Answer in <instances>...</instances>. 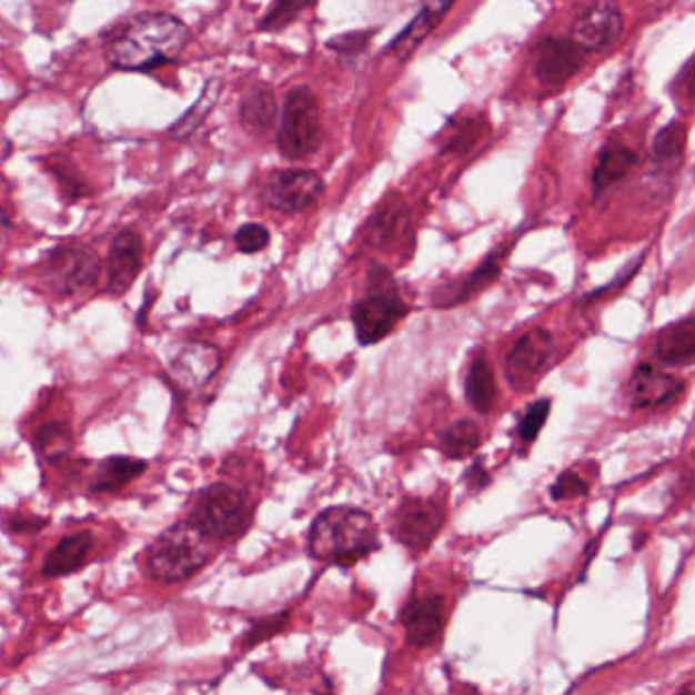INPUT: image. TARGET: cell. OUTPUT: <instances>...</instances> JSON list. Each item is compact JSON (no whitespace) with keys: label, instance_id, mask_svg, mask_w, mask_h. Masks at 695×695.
<instances>
[{"label":"cell","instance_id":"cell-1","mask_svg":"<svg viewBox=\"0 0 695 695\" xmlns=\"http://www.w3.org/2000/svg\"><path fill=\"white\" fill-rule=\"evenodd\" d=\"M190 39V27L180 17L165 11H141L104 33L102 56L119 72L148 74L178 62Z\"/></svg>","mask_w":695,"mask_h":695},{"label":"cell","instance_id":"cell-2","mask_svg":"<svg viewBox=\"0 0 695 695\" xmlns=\"http://www.w3.org/2000/svg\"><path fill=\"white\" fill-rule=\"evenodd\" d=\"M380 546L372 514L353 506H333L314 518L309 534L312 557L351 567Z\"/></svg>","mask_w":695,"mask_h":695},{"label":"cell","instance_id":"cell-3","mask_svg":"<svg viewBox=\"0 0 695 695\" xmlns=\"http://www.w3.org/2000/svg\"><path fill=\"white\" fill-rule=\"evenodd\" d=\"M212 560V541L190 521L168 526L153 538L145 555V572L153 582H187Z\"/></svg>","mask_w":695,"mask_h":695},{"label":"cell","instance_id":"cell-4","mask_svg":"<svg viewBox=\"0 0 695 695\" xmlns=\"http://www.w3.org/2000/svg\"><path fill=\"white\" fill-rule=\"evenodd\" d=\"M323 141L321 104L306 84L292 87L284 97L278 124V151L288 162H304L312 158Z\"/></svg>","mask_w":695,"mask_h":695},{"label":"cell","instance_id":"cell-5","mask_svg":"<svg viewBox=\"0 0 695 695\" xmlns=\"http://www.w3.org/2000/svg\"><path fill=\"white\" fill-rule=\"evenodd\" d=\"M99 253L84 243H63L41 260L38 278L51 294L68 299L84 294L99 284Z\"/></svg>","mask_w":695,"mask_h":695},{"label":"cell","instance_id":"cell-6","mask_svg":"<svg viewBox=\"0 0 695 695\" xmlns=\"http://www.w3.org/2000/svg\"><path fill=\"white\" fill-rule=\"evenodd\" d=\"M211 541H226L243 533L249 524L245 494L231 484L207 485L199 492L190 518Z\"/></svg>","mask_w":695,"mask_h":695},{"label":"cell","instance_id":"cell-7","mask_svg":"<svg viewBox=\"0 0 695 695\" xmlns=\"http://www.w3.org/2000/svg\"><path fill=\"white\" fill-rule=\"evenodd\" d=\"M390 273L382 278V286H373L372 294L357 300L351 309V323L361 345H375L392 335L397 323L409 314L406 300L394 286H385Z\"/></svg>","mask_w":695,"mask_h":695},{"label":"cell","instance_id":"cell-8","mask_svg":"<svg viewBox=\"0 0 695 695\" xmlns=\"http://www.w3.org/2000/svg\"><path fill=\"white\" fill-rule=\"evenodd\" d=\"M324 182L314 170L284 168L273 170L263 180L261 199L268 209L280 214H299L309 211L323 197Z\"/></svg>","mask_w":695,"mask_h":695},{"label":"cell","instance_id":"cell-9","mask_svg":"<svg viewBox=\"0 0 695 695\" xmlns=\"http://www.w3.org/2000/svg\"><path fill=\"white\" fill-rule=\"evenodd\" d=\"M445 524V508L429 497H406L397 506L392 534L412 555H421L433 545Z\"/></svg>","mask_w":695,"mask_h":695},{"label":"cell","instance_id":"cell-10","mask_svg":"<svg viewBox=\"0 0 695 695\" xmlns=\"http://www.w3.org/2000/svg\"><path fill=\"white\" fill-rule=\"evenodd\" d=\"M553 351H555L553 335L543 326H534L533 331L524 333L514 343V348L510 349L504 361V375L510 387L516 392H526L543 372Z\"/></svg>","mask_w":695,"mask_h":695},{"label":"cell","instance_id":"cell-11","mask_svg":"<svg viewBox=\"0 0 695 695\" xmlns=\"http://www.w3.org/2000/svg\"><path fill=\"white\" fill-rule=\"evenodd\" d=\"M624 14L616 0H592L573 21L572 39L585 51H602L618 41Z\"/></svg>","mask_w":695,"mask_h":695},{"label":"cell","instance_id":"cell-12","mask_svg":"<svg viewBox=\"0 0 695 695\" xmlns=\"http://www.w3.org/2000/svg\"><path fill=\"white\" fill-rule=\"evenodd\" d=\"M584 48L572 38H546L534 48L533 72L543 87H563L585 63Z\"/></svg>","mask_w":695,"mask_h":695},{"label":"cell","instance_id":"cell-13","mask_svg":"<svg viewBox=\"0 0 695 695\" xmlns=\"http://www.w3.org/2000/svg\"><path fill=\"white\" fill-rule=\"evenodd\" d=\"M221 349L204 341H188L168 363V375L180 390L192 392L209 384L221 370Z\"/></svg>","mask_w":695,"mask_h":695},{"label":"cell","instance_id":"cell-14","mask_svg":"<svg viewBox=\"0 0 695 695\" xmlns=\"http://www.w3.org/2000/svg\"><path fill=\"white\" fill-rule=\"evenodd\" d=\"M447 600L441 594L412 596L400 614V622L406 631V641L414 648H429L435 645L445 631L447 622Z\"/></svg>","mask_w":695,"mask_h":695},{"label":"cell","instance_id":"cell-15","mask_svg":"<svg viewBox=\"0 0 695 695\" xmlns=\"http://www.w3.org/2000/svg\"><path fill=\"white\" fill-rule=\"evenodd\" d=\"M143 239L133 229H123L112 239L107 258V292L123 296L143 270Z\"/></svg>","mask_w":695,"mask_h":695},{"label":"cell","instance_id":"cell-16","mask_svg":"<svg viewBox=\"0 0 695 695\" xmlns=\"http://www.w3.org/2000/svg\"><path fill=\"white\" fill-rule=\"evenodd\" d=\"M683 390L682 377L657 370L651 363H638L626 382V397L634 409H661L682 396Z\"/></svg>","mask_w":695,"mask_h":695},{"label":"cell","instance_id":"cell-17","mask_svg":"<svg viewBox=\"0 0 695 695\" xmlns=\"http://www.w3.org/2000/svg\"><path fill=\"white\" fill-rule=\"evenodd\" d=\"M502 260H504V253H500V251L492 253L472 272L436 288L433 292V299H431L433 306L435 309H451V306H460L463 302L477 296L482 290L496 282L497 275L502 273Z\"/></svg>","mask_w":695,"mask_h":695},{"label":"cell","instance_id":"cell-18","mask_svg":"<svg viewBox=\"0 0 695 695\" xmlns=\"http://www.w3.org/2000/svg\"><path fill=\"white\" fill-rule=\"evenodd\" d=\"M455 4V0H424L421 11L404 27L396 38L390 41L385 48L387 56H394L400 62L409 60L414 51L424 43V39L433 33L443 17L449 13V9Z\"/></svg>","mask_w":695,"mask_h":695},{"label":"cell","instance_id":"cell-19","mask_svg":"<svg viewBox=\"0 0 695 695\" xmlns=\"http://www.w3.org/2000/svg\"><path fill=\"white\" fill-rule=\"evenodd\" d=\"M410 231L409 207L400 199H385L367 219L363 236L375 249H390Z\"/></svg>","mask_w":695,"mask_h":695},{"label":"cell","instance_id":"cell-20","mask_svg":"<svg viewBox=\"0 0 695 695\" xmlns=\"http://www.w3.org/2000/svg\"><path fill=\"white\" fill-rule=\"evenodd\" d=\"M94 546H97V536L90 531H78L70 536H63L46 557L43 575L50 580H58L63 575L80 572L90 560Z\"/></svg>","mask_w":695,"mask_h":695},{"label":"cell","instance_id":"cell-21","mask_svg":"<svg viewBox=\"0 0 695 695\" xmlns=\"http://www.w3.org/2000/svg\"><path fill=\"white\" fill-rule=\"evenodd\" d=\"M148 461L127 457V455H114L100 461L94 473L90 475L88 490L92 494H114L121 492L123 487L135 482L139 475L148 472Z\"/></svg>","mask_w":695,"mask_h":695},{"label":"cell","instance_id":"cell-22","mask_svg":"<svg viewBox=\"0 0 695 695\" xmlns=\"http://www.w3.org/2000/svg\"><path fill=\"white\" fill-rule=\"evenodd\" d=\"M657 360L669 367H687L695 357V321L687 316L679 323L665 326L655 343Z\"/></svg>","mask_w":695,"mask_h":695},{"label":"cell","instance_id":"cell-23","mask_svg":"<svg viewBox=\"0 0 695 695\" xmlns=\"http://www.w3.org/2000/svg\"><path fill=\"white\" fill-rule=\"evenodd\" d=\"M465 400L475 412L490 414L497 400L496 377L485 351H475L465 375Z\"/></svg>","mask_w":695,"mask_h":695},{"label":"cell","instance_id":"cell-24","mask_svg":"<svg viewBox=\"0 0 695 695\" xmlns=\"http://www.w3.org/2000/svg\"><path fill=\"white\" fill-rule=\"evenodd\" d=\"M278 119V100L272 88L253 87L239 102V121L251 135H265Z\"/></svg>","mask_w":695,"mask_h":695},{"label":"cell","instance_id":"cell-25","mask_svg":"<svg viewBox=\"0 0 695 695\" xmlns=\"http://www.w3.org/2000/svg\"><path fill=\"white\" fill-rule=\"evenodd\" d=\"M41 163H43V170L56 180L66 202L72 204V202L87 199L92 194V188H90L87 175L82 174V170L78 168V163L70 155L51 153L48 158H43Z\"/></svg>","mask_w":695,"mask_h":695},{"label":"cell","instance_id":"cell-26","mask_svg":"<svg viewBox=\"0 0 695 695\" xmlns=\"http://www.w3.org/2000/svg\"><path fill=\"white\" fill-rule=\"evenodd\" d=\"M634 163H636V153L628 150L626 145H621V143L606 145L597 158L596 170L592 178L594 192L602 194L606 188L621 182L622 178H626L633 170Z\"/></svg>","mask_w":695,"mask_h":695},{"label":"cell","instance_id":"cell-27","mask_svg":"<svg viewBox=\"0 0 695 695\" xmlns=\"http://www.w3.org/2000/svg\"><path fill=\"white\" fill-rule=\"evenodd\" d=\"M219 94H221V84L211 80L202 90L200 99L168 129V137L175 139V141H184L188 137L194 135L204 124V121L209 119L212 109L216 107Z\"/></svg>","mask_w":695,"mask_h":695},{"label":"cell","instance_id":"cell-28","mask_svg":"<svg viewBox=\"0 0 695 695\" xmlns=\"http://www.w3.org/2000/svg\"><path fill=\"white\" fill-rule=\"evenodd\" d=\"M482 445V431L472 421H457L439 433V447L449 460H465Z\"/></svg>","mask_w":695,"mask_h":695},{"label":"cell","instance_id":"cell-29","mask_svg":"<svg viewBox=\"0 0 695 695\" xmlns=\"http://www.w3.org/2000/svg\"><path fill=\"white\" fill-rule=\"evenodd\" d=\"M33 443L46 460L60 461L74 447V435L66 423H48L36 431Z\"/></svg>","mask_w":695,"mask_h":695},{"label":"cell","instance_id":"cell-30","mask_svg":"<svg viewBox=\"0 0 695 695\" xmlns=\"http://www.w3.org/2000/svg\"><path fill=\"white\" fill-rule=\"evenodd\" d=\"M316 2L319 0H273L270 9L261 17L260 29L265 33H278L292 26L300 14L312 9Z\"/></svg>","mask_w":695,"mask_h":695},{"label":"cell","instance_id":"cell-31","mask_svg":"<svg viewBox=\"0 0 695 695\" xmlns=\"http://www.w3.org/2000/svg\"><path fill=\"white\" fill-rule=\"evenodd\" d=\"M482 119L475 117H465L461 121L449 123L447 129L443 131V150L445 151H467L473 143L484 133Z\"/></svg>","mask_w":695,"mask_h":695},{"label":"cell","instance_id":"cell-32","mask_svg":"<svg viewBox=\"0 0 695 695\" xmlns=\"http://www.w3.org/2000/svg\"><path fill=\"white\" fill-rule=\"evenodd\" d=\"M685 145V129L682 124L673 123L663 127L653 141V158L657 162H671L682 155Z\"/></svg>","mask_w":695,"mask_h":695},{"label":"cell","instance_id":"cell-33","mask_svg":"<svg viewBox=\"0 0 695 695\" xmlns=\"http://www.w3.org/2000/svg\"><path fill=\"white\" fill-rule=\"evenodd\" d=\"M270 241H272V233L265 224L248 223L236 229L235 245L245 255L260 253L270 245Z\"/></svg>","mask_w":695,"mask_h":695},{"label":"cell","instance_id":"cell-34","mask_svg":"<svg viewBox=\"0 0 695 695\" xmlns=\"http://www.w3.org/2000/svg\"><path fill=\"white\" fill-rule=\"evenodd\" d=\"M548 412H551V400L541 397L536 400L531 409L524 412L521 424H518V436L524 443H533L534 439L538 436V433L543 431L546 419H548Z\"/></svg>","mask_w":695,"mask_h":695},{"label":"cell","instance_id":"cell-35","mask_svg":"<svg viewBox=\"0 0 695 695\" xmlns=\"http://www.w3.org/2000/svg\"><path fill=\"white\" fill-rule=\"evenodd\" d=\"M590 494V485L575 472H563L557 482L551 487V497L555 502L561 500H573V497H584Z\"/></svg>","mask_w":695,"mask_h":695},{"label":"cell","instance_id":"cell-36","mask_svg":"<svg viewBox=\"0 0 695 695\" xmlns=\"http://www.w3.org/2000/svg\"><path fill=\"white\" fill-rule=\"evenodd\" d=\"M372 38L373 31H351V33H341L336 38L329 39L326 48L343 56H357L367 48Z\"/></svg>","mask_w":695,"mask_h":695},{"label":"cell","instance_id":"cell-37","mask_svg":"<svg viewBox=\"0 0 695 695\" xmlns=\"http://www.w3.org/2000/svg\"><path fill=\"white\" fill-rule=\"evenodd\" d=\"M288 621H290V614L282 612V614L272 616V618H268V621L258 622V624L249 631L248 638H245V646L251 648V646L258 645L261 641L270 638L273 634L280 633V631L286 626Z\"/></svg>","mask_w":695,"mask_h":695},{"label":"cell","instance_id":"cell-38","mask_svg":"<svg viewBox=\"0 0 695 695\" xmlns=\"http://www.w3.org/2000/svg\"><path fill=\"white\" fill-rule=\"evenodd\" d=\"M50 521L48 518H31V516H13L11 521L7 522V528L14 534L38 533L43 526H48Z\"/></svg>","mask_w":695,"mask_h":695},{"label":"cell","instance_id":"cell-39","mask_svg":"<svg viewBox=\"0 0 695 695\" xmlns=\"http://www.w3.org/2000/svg\"><path fill=\"white\" fill-rule=\"evenodd\" d=\"M465 480L473 490H484L485 485L490 484V473L485 472V467L477 461L472 470L465 473Z\"/></svg>","mask_w":695,"mask_h":695},{"label":"cell","instance_id":"cell-40","mask_svg":"<svg viewBox=\"0 0 695 695\" xmlns=\"http://www.w3.org/2000/svg\"><path fill=\"white\" fill-rule=\"evenodd\" d=\"M11 229H13L11 216H9V212L4 211V209L0 207V239L9 235V233H11Z\"/></svg>","mask_w":695,"mask_h":695}]
</instances>
